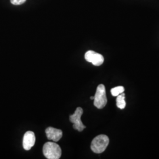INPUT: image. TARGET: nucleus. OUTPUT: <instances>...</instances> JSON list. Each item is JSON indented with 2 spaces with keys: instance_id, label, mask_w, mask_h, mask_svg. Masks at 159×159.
<instances>
[{
  "instance_id": "obj_10",
  "label": "nucleus",
  "mask_w": 159,
  "mask_h": 159,
  "mask_svg": "<svg viewBox=\"0 0 159 159\" xmlns=\"http://www.w3.org/2000/svg\"><path fill=\"white\" fill-rule=\"evenodd\" d=\"M25 1H26V0H11V4H12L13 5H15V6L23 4V3H24Z\"/></svg>"
},
{
  "instance_id": "obj_6",
  "label": "nucleus",
  "mask_w": 159,
  "mask_h": 159,
  "mask_svg": "<svg viewBox=\"0 0 159 159\" xmlns=\"http://www.w3.org/2000/svg\"><path fill=\"white\" fill-rule=\"evenodd\" d=\"M35 143V136L34 132L31 131H27L23 137V146L25 150H30Z\"/></svg>"
},
{
  "instance_id": "obj_9",
  "label": "nucleus",
  "mask_w": 159,
  "mask_h": 159,
  "mask_svg": "<svg viewBox=\"0 0 159 159\" xmlns=\"http://www.w3.org/2000/svg\"><path fill=\"white\" fill-rule=\"evenodd\" d=\"M125 88L123 86H117L111 89V93L114 97L118 96L121 93H124Z\"/></svg>"
},
{
  "instance_id": "obj_7",
  "label": "nucleus",
  "mask_w": 159,
  "mask_h": 159,
  "mask_svg": "<svg viewBox=\"0 0 159 159\" xmlns=\"http://www.w3.org/2000/svg\"><path fill=\"white\" fill-rule=\"evenodd\" d=\"M46 136L48 140H51L54 142H58L63 136V131L53 127H48L46 130Z\"/></svg>"
},
{
  "instance_id": "obj_1",
  "label": "nucleus",
  "mask_w": 159,
  "mask_h": 159,
  "mask_svg": "<svg viewBox=\"0 0 159 159\" xmlns=\"http://www.w3.org/2000/svg\"><path fill=\"white\" fill-rule=\"evenodd\" d=\"M43 151L44 156L48 159H58L61 156V149L56 143H46Z\"/></svg>"
},
{
  "instance_id": "obj_5",
  "label": "nucleus",
  "mask_w": 159,
  "mask_h": 159,
  "mask_svg": "<svg viewBox=\"0 0 159 159\" xmlns=\"http://www.w3.org/2000/svg\"><path fill=\"white\" fill-rule=\"evenodd\" d=\"M85 59L87 61L92 63L96 66H100L104 62V57L102 55L92 50L86 52Z\"/></svg>"
},
{
  "instance_id": "obj_8",
  "label": "nucleus",
  "mask_w": 159,
  "mask_h": 159,
  "mask_svg": "<svg viewBox=\"0 0 159 159\" xmlns=\"http://www.w3.org/2000/svg\"><path fill=\"white\" fill-rule=\"evenodd\" d=\"M116 105L120 109H124L126 106L125 101V94L124 93L117 96L116 98Z\"/></svg>"
},
{
  "instance_id": "obj_3",
  "label": "nucleus",
  "mask_w": 159,
  "mask_h": 159,
  "mask_svg": "<svg viewBox=\"0 0 159 159\" xmlns=\"http://www.w3.org/2000/svg\"><path fill=\"white\" fill-rule=\"evenodd\" d=\"M107 102L105 86L103 84L98 85L94 96V105L98 109L104 108Z\"/></svg>"
},
{
  "instance_id": "obj_2",
  "label": "nucleus",
  "mask_w": 159,
  "mask_h": 159,
  "mask_svg": "<svg viewBox=\"0 0 159 159\" xmlns=\"http://www.w3.org/2000/svg\"><path fill=\"white\" fill-rule=\"evenodd\" d=\"M109 139L104 134H100L96 137L91 142V150L95 153H102L108 146Z\"/></svg>"
},
{
  "instance_id": "obj_4",
  "label": "nucleus",
  "mask_w": 159,
  "mask_h": 159,
  "mask_svg": "<svg viewBox=\"0 0 159 159\" xmlns=\"http://www.w3.org/2000/svg\"><path fill=\"white\" fill-rule=\"evenodd\" d=\"M83 113V110L81 107H77L76 108L75 112L73 114L70 116V121L73 123V129L79 131H82L85 129V125H83L81 120V117Z\"/></svg>"
},
{
  "instance_id": "obj_11",
  "label": "nucleus",
  "mask_w": 159,
  "mask_h": 159,
  "mask_svg": "<svg viewBox=\"0 0 159 159\" xmlns=\"http://www.w3.org/2000/svg\"><path fill=\"white\" fill-rule=\"evenodd\" d=\"M90 99H91V100H94V96L90 97Z\"/></svg>"
}]
</instances>
